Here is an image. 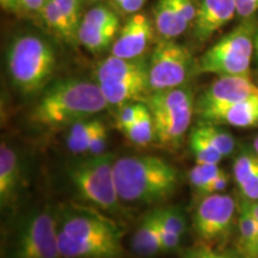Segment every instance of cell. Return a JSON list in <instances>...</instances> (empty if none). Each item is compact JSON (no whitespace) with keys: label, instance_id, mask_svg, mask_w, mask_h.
I'll return each instance as SVG.
<instances>
[{"label":"cell","instance_id":"cell-16","mask_svg":"<svg viewBox=\"0 0 258 258\" xmlns=\"http://www.w3.org/2000/svg\"><path fill=\"white\" fill-rule=\"evenodd\" d=\"M95 78L97 84L148 79V60L145 59V56L123 59L111 55L97 64Z\"/></svg>","mask_w":258,"mask_h":258},{"label":"cell","instance_id":"cell-20","mask_svg":"<svg viewBox=\"0 0 258 258\" xmlns=\"http://www.w3.org/2000/svg\"><path fill=\"white\" fill-rule=\"evenodd\" d=\"M153 15L154 28L163 40L178 37L190 25L177 11L171 0H158Z\"/></svg>","mask_w":258,"mask_h":258},{"label":"cell","instance_id":"cell-1","mask_svg":"<svg viewBox=\"0 0 258 258\" xmlns=\"http://www.w3.org/2000/svg\"><path fill=\"white\" fill-rule=\"evenodd\" d=\"M108 105L98 84L61 80L50 86L30 114V121L47 129L70 127L104 110Z\"/></svg>","mask_w":258,"mask_h":258},{"label":"cell","instance_id":"cell-12","mask_svg":"<svg viewBox=\"0 0 258 258\" xmlns=\"http://www.w3.org/2000/svg\"><path fill=\"white\" fill-rule=\"evenodd\" d=\"M154 29V23L145 14L132 15L112 43L111 55L123 59L144 56L153 38Z\"/></svg>","mask_w":258,"mask_h":258},{"label":"cell","instance_id":"cell-36","mask_svg":"<svg viewBox=\"0 0 258 258\" xmlns=\"http://www.w3.org/2000/svg\"><path fill=\"white\" fill-rule=\"evenodd\" d=\"M106 145H108V129H106L105 124L103 123L102 127L97 132L95 138H93L88 154L89 156H99V154L105 153Z\"/></svg>","mask_w":258,"mask_h":258},{"label":"cell","instance_id":"cell-41","mask_svg":"<svg viewBox=\"0 0 258 258\" xmlns=\"http://www.w3.org/2000/svg\"><path fill=\"white\" fill-rule=\"evenodd\" d=\"M146 2L147 0H123L121 4L116 6V9H117L121 14L132 16L134 14H138V12L143 9V6Z\"/></svg>","mask_w":258,"mask_h":258},{"label":"cell","instance_id":"cell-10","mask_svg":"<svg viewBox=\"0 0 258 258\" xmlns=\"http://www.w3.org/2000/svg\"><path fill=\"white\" fill-rule=\"evenodd\" d=\"M57 231L74 239L88 238H122L123 228L117 222L98 212L96 207L69 206L61 212Z\"/></svg>","mask_w":258,"mask_h":258},{"label":"cell","instance_id":"cell-40","mask_svg":"<svg viewBox=\"0 0 258 258\" xmlns=\"http://www.w3.org/2000/svg\"><path fill=\"white\" fill-rule=\"evenodd\" d=\"M237 14L243 18H247L258 12V0H235Z\"/></svg>","mask_w":258,"mask_h":258},{"label":"cell","instance_id":"cell-6","mask_svg":"<svg viewBox=\"0 0 258 258\" xmlns=\"http://www.w3.org/2000/svg\"><path fill=\"white\" fill-rule=\"evenodd\" d=\"M253 25L243 23L225 35L206 51L196 64L198 73L250 76L254 51Z\"/></svg>","mask_w":258,"mask_h":258},{"label":"cell","instance_id":"cell-2","mask_svg":"<svg viewBox=\"0 0 258 258\" xmlns=\"http://www.w3.org/2000/svg\"><path fill=\"white\" fill-rule=\"evenodd\" d=\"M118 198L125 202L152 205L169 199L178 185V171L154 156H125L115 160Z\"/></svg>","mask_w":258,"mask_h":258},{"label":"cell","instance_id":"cell-7","mask_svg":"<svg viewBox=\"0 0 258 258\" xmlns=\"http://www.w3.org/2000/svg\"><path fill=\"white\" fill-rule=\"evenodd\" d=\"M196 64L185 46L173 40H161L148 60L150 92L184 86L196 73Z\"/></svg>","mask_w":258,"mask_h":258},{"label":"cell","instance_id":"cell-42","mask_svg":"<svg viewBox=\"0 0 258 258\" xmlns=\"http://www.w3.org/2000/svg\"><path fill=\"white\" fill-rule=\"evenodd\" d=\"M46 0H19L18 10L28 15H40Z\"/></svg>","mask_w":258,"mask_h":258},{"label":"cell","instance_id":"cell-44","mask_svg":"<svg viewBox=\"0 0 258 258\" xmlns=\"http://www.w3.org/2000/svg\"><path fill=\"white\" fill-rule=\"evenodd\" d=\"M0 5L6 11H18L19 0H0Z\"/></svg>","mask_w":258,"mask_h":258},{"label":"cell","instance_id":"cell-27","mask_svg":"<svg viewBox=\"0 0 258 258\" xmlns=\"http://www.w3.org/2000/svg\"><path fill=\"white\" fill-rule=\"evenodd\" d=\"M202 135H205L211 143L218 148L219 152L222 156H230L234 151L235 140L230 132L225 129L217 127V124L213 123H202L196 127Z\"/></svg>","mask_w":258,"mask_h":258},{"label":"cell","instance_id":"cell-26","mask_svg":"<svg viewBox=\"0 0 258 258\" xmlns=\"http://www.w3.org/2000/svg\"><path fill=\"white\" fill-rule=\"evenodd\" d=\"M189 143L194 159L198 164H219L224 158L218 148L200 133L198 128H194L190 133Z\"/></svg>","mask_w":258,"mask_h":258},{"label":"cell","instance_id":"cell-14","mask_svg":"<svg viewBox=\"0 0 258 258\" xmlns=\"http://www.w3.org/2000/svg\"><path fill=\"white\" fill-rule=\"evenodd\" d=\"M237 14L235 0H202L194 21V36L206 42L214 32L225 27Z\"/></svg>","mask_w":258,"mask_h":258},{"label":"cell","instance_id":"cell-13","mask_svg":"<svg viewBox=\"0 0 258 258\" xmlns=\"http://www.w3.org/2000/svg\"><path fill=\"white\" fill-rule=\"evenodd\" d=\"M57 241L62 258H120L123 254L122 238L74 239L57 231Z\"/></svg>","mask_w":258,"mask_h":258},{"label":"cell","instance_id":"cell-17","mask_svg":"<svg viewBox=\"0 0 258 258\" xmlns=\"http://www.w3.org/2000/svg\"><path fill=\"white\" fill-rule=\"evenodd\" d=\"M21 185V163L14 148L0 147V206L8 208L16 202Z\"/></svg>","mask_w":258,"mask_h":258},{"label":"cell","instance_id":"cell-33","mask_svg":"<svg viewBox=\"0 0 258 258\" xmlns=\"http://www.w3.org/2000/svg\"><path fill=\"white\" fill-rule=\"evenodd\" d=\"M141 103L143 102H133L118 106V111L117 114H116L115 120V124L117 129L123 131L125 127L134 123L135 120L138 118L139 111H140Z\"/></svg>","mask_w":258,"mask_h":258},{"label":"cell","instance_id":"cell-37","mask_svg":"<svg viewBox=\"0 0 258 258\" xmlns=\"http://www.w3.org/2000/svg\"><path fill=\"white\" fill-rule=\"evenodd\" d=\"M173 6H175L177 11L179 12L180 16L188 22L189 24H192L195 21L196 15H198V9L192 0H171Z\"/></svg>","mask_w":258,"mask_h":258},{"label":"cell","instance_id":"cell-19","mask_svg":"<svg viewBox=\"0 0 258 258\" xmlns=\"http://www.w3.org/2000/svg\"><path fill=\"white\" fill-rule=\"evenodd\" d=\"M109 105L121 106L144 99L150 93L148 79H134L125 82L98 84Z\"/></svg>","mask_w":258,"mask_h":258},{"label":"cell","instance_id":"cell-23","mask_svg":"<svg viewBox=\"0 0 258 258\" xmlns=\"http://www.w3.org/2000/svg\"><path fill=\"white\" fill-rule=\"evenodd\" d=\"M238 214V252L243 258H258V224L239 205Z\"/></svg>","mask_w":258,"mask_h":258},{"label":"cell","instance_id":"cell-35","mask_svg":"<svg viewBox=\"0 0 258 258\" xmlns=\"http://www.w3.org/2000/svg\"><path fill=\"white\" fill-rule=\"evenodd\" d=\"M230 180H231L230 175H228L227 172H225V171H222L220 175H219L215 179H213L212 182L199 194V195L202 198V196L212 195V194L224 192L226 188L228 186V184H230Z\"/></svg>","mask_w":258,"mask_h":258},{"label":"cell","instance_id":"cell-43","mask_svg":"<svg viewBox=\"0 0 258 258\" xmlns=\"http://www.w3.org/2000/svg\"><path fill=\"white\" fill-rule=\"evenodd\" d=\"M240 206L246 209L250 213V215L254 219V221L258 224V201H251V200L244 199L240 201Z\"/></svg>","mask_w":258,"mask_h":258},{"label":"cell","instance_id":"cell-39","mask_svg":"<svg viewBox=\"0 0 258 258\" xmlns=\"http://www.w3.org/2000/svg\"><path fill=\"white\" fill-rule=\"evenodd\" d=\"M160 233H161V246H163V252L172 251L179 246L182 235L163 230L161 226H160Z\"/></svg>","mask_w":258,"mask_h":258},{"label":"cell","instance_id":"cell-34","mask_svg":"<svg viewBox=\"0 0 258 258\" xmlns=\"http://www.w3.org/2000/svg\"><path fill=\"white\" fill-rule=\"evenodd\" d=\"M55 3L78 34L79 25L82 23L79 22V0H55Z\"/></svg>","mask_w":258,"mask_h":258},{"label":"cell","instance_id":"cell-47","mask_svg":"<svg viewBox=\"0 0 258 258\" xmlns=\"http://www.w3.org/2000/svg\"><path fill=\"white\" fill-rule=\"evenodd\" d=\"M123 2V0H112V3H114V5H115V8L116 6H117L118 4H121V3Z\"/></svg>","mask_w":258,"mask_h":258},{"label":"cell","instance_id":"cell-18","mask_svg":"<svg viewBox=\"0 0 258 258\" xmlns=\"http://www.w3.org/2000/svg\"><path fill=\"white\" fill-rule=\"evenodd\" d=\"M132 249L139 256L151 257L163 252L160 225L157 209L144 217L132 238Z\"/></svg>","mask_w":258,"mask_h":258},{"label":"cell","instance_id":"cell-46","mask_svg":"<svg viewBox=\"0 0 258 258\" xmlns=\"http://www.w3.org/2000/svg\"><path fill=\"white\" fill-rule=\"evenodd\" d=\"M254 51H256V54L258 56V34H257L256 38H254Z\"/></svg>","mask_w":258,"mask_h":258},{"label":"cell","instance_id":"cell-38","mask_svg":"<svg viewBox=\"0 0 258 258\" xmlns=\"http://www.w3.org/2000/svg\"><path fill=\"white\" fill-rule=\"evenodd\" d=\"M244 199L258 201V171L238 186Z\"/></svg>","mask_w":258,"mask_h":258},{"label":"cell","instance_id":"cell-24","mask_svg":"<svg viewBox=\"0 0 258 258\" xmlns=\"http://www.w3.org/2000/svg\"><path fill=\"white\" fill-rule=\"evenodd\" d=\"M40 16L47 28L50 29L61 40L70 42V43L78 41V34L57 6L55 0H47L41 10Z\"/></svg>","mask_w":258,"mask_h":258},{"label":"cell","instance_id":"cell-25","mask_svg":"<svg viewBox=\"0 0 258 258\" xmlns=\"http://www.w3.org/2000/svg\"><path fill=\"white\" fill-rule=\"evenodd\" d=\"M121 132L131 143L138 145V146H146L153 140H156L152 115L144 102L141 103L140 111H139L138 118L134 123L125 127Z\"/></svg>","mask_w":258,"mask_h":258},{"label":"cell","instance_id":"cell-48","mask_svg":"<svg viewBox=\"0 0 258 258\" xmlns=\"http://www.w3.org/2000/svg\"><path fill=\"white\" fill-rule=\"evenodd\" d=\"M46 2H47V0H46Z\"/></svg>","mask_w":258,"mask_h":258},{"label":"cell","instance_id":"cell-4","mask_svg":"<svg viewBox=\"0 0 258 258\" xmlns=\"http://www.w3.org/2000/svg\"><path fill=\"white\" fill-rule=\"evenodd\" d=\"M114 156L103 153L73 161L67 170L71 184L83 201L102 211L120 209L114 177Z\"/></svg>","mask_w":258,"mask_h":258},{"label":"cell","instance_id":"cell-5","mask_svg":"<svg viewBox=\"0 0 258 258\" xmlns=\"http://www.w3.org/2000/svg\"><path fill=\"white\" fill-rule=\"evenodd\" d=\"M154 123L156 141L165 147H179L191 123L194 95L190 88L150 92L144 98Z\"/></svg>","mask_w":258,"mask_h":258},{"label":"cell","instance_id":"cell-28","mask_svg":"<svg viewBox=\"0 0 258 258\" xmlns=\"http://www.w3.org/2000/svg\"><path fill=\"white\" fill-rule=\"evenodd\" d=\"M222 172L219 164H198L191 167L188 173V180L191 188L200 194L213 179Z\"/></svg>","mask_w":258,"mask_h":258},{"label":"cell","instance_id":"cell-29","mask_svg":"<svg viewBox=\"0 0 258 258\" xmlns=\"http://www.w3.org/2000/svg\"><path fill=\"white\" fill-rule=\"evenodd\" d=\"M258 171V154L254 151H243L233 163V178L237 185L246 180Z\"/></svg>","mask_w":258,"mask_h":258},{"label":"cell","instance_id":"cell-8","mask_svg":"<svg viewBox=\"0 0 258 258\" xmlns=\"http://www.w3.org/2000/svg\"><path fill=\"white\" fill-rule=\"evenodd\" d=\"M57 222L50 212H31L15 233L10 258H60Z\"/></svg>","mask_w":258,"mask_h":258},{"label":"cell","instance_id":"cell-11","mask_svg":"<svg viewBox=\"0 0 258 258\" xmlns=\"http://www.w3.org/2000/svg\"><path fill=\"white\" fill-rule=\"evenodd\" d=\"M258 98V85L250 76H221L199 97L198 110Z\"/></svg>","mask_w":258,"mask_h":258},{"label":"cell","instance_id":"cell-9","mask_svg":"<svg viewBox=\"0 0 258 258\" xmlns=\"http://www.w3.org/2000/svg\"><path fill=\"white\" fill-rule=\"evenodd\" d=\"M238 211L233 196L227 194L202 196L192 213L194 231L205 241L224 239L233 228Z\"/></svg>","mask_w":258,"mask_h":258},{"label":"cell","instance_id":"cell-31","mask_svg":"<svg viewBox=\"0 0 258 258\" xmlns=\"http://www.w3.org/2000/svg\"><path fill=\"white\" fill-rule=\"evenodd\" d=\"M85 23L95 25V27H115V25H120V18H118L117 14L112 11L106 6L99 5L96 8H92L86 12L84 16L83 21Z\"/></svg>","mask_w":258,"mask_h":258},{"label":"cell","instance_id":"cell-22","mask_svg":"<svg viewBox=\"0 0 258 258\" xmlns=\"http://www.w3.org/2000/svg\"><path fill=\"white\" fill-rule=\"evenodd\" d=\"M103 125L99 120H82L69 127L66 137V146L74 154H88L93 138Z\"/></svg>","mask_w":258,"mask_h":258},{"label":"cell","instance_id":"cell-21","mask_svg":"<svg viewBox=\"0 0 258 258\" xmlns=\"http://www.w3.org/2000/svg\"><path fill=\"white\" fill-rule=\"evenodd\" d=\"M120 31V25L115 27H95L82 22L78 29V41L92 54H101L112 46Z\"/></svg>","mask_w":258,"mask_h":258},{"label":"cell","instance_id":"cell-15","mask_svg":"<svg viewBox=\"0 0 258 258\" xmlns=\"http://www.w3.org/2000/svg\"><path fill=\"white\" fill-rule=\"evenodd\" d=\"M203 123L226 124L237 128L258 125V98L198 110Z\"/></svg>","mask_w":258,"mask_h":258},{"label":"cell","instance_id":"cell-45","mask_svg":"<svg viewBox=\"0 0 258 258\" xmlns=\"http://www.w3.org/2000/svg\"><path fill=\"white\" fill-rule=\"evenodd\" d=\"M252 150L258 154V135L256 138L253 139V143H252Z\"/></svg>","mask_w":258,"mask_h":258},{"label":"cell","instance_id":"cell-3","mask_svg":"<svg viewBox=\"0 0 258 258\" xmlns=\"http://www.w3.org/2000/svg\"><path fill=\"white\" fill-rule=\"evenodd\" d=\"M53 47L36 35H23L12 41L8 50V71L14 85L24 95L43 88L55 71Z\"/></svg>","mask_w":258,"mask_h":258},{"label":"cell","instance_id":"cell-32","mask_svg":"<svg viewBox=\"0 0 258 258\" xmlns=\"http://www.w3.org/2000/svg\"><path fill=\"white\" fill-rule=\"evenodd\" d=\"M179 258H243L238 251L215 250L206 244L194 245L180 253Z\"/></svg>","mask_w":258,"mask_h":258},{"label":"cell","instance_id":"cell-30","mask_svg":"<svg viewBox=\"0 0 258 258\" xmlns=\"http://www.w3.org/2000/svg\"><path fill=\"white\" fill-rule=\"evenodd\" d=\"M158 220L161 228L172 233L183 235L186 230L185 218L182 211L176 207L157 209Z\"/></svg>","mask_w":258,"mask_h":258}]
</instances>
